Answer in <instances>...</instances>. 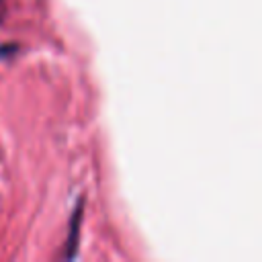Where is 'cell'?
Masks as SVG:
<instances>
[{
    "label": "cell",
    "mask_w": 262,
    "mask_h": 262,
    "mask_svg": "<svg viewBox=\"0 0 262 262\" xmlns=\"http://www.w3.org/2000/svg\"><path fill=\"white\" fill-rule=\"evenodd\" d=\"M18 49L20 47L16 43H0V59H4V61L12 59L18 53Z\"/></svg>",
    "instance_id": "2"
},
{
    "label": "cell",
    "mask_w": 262,
    "mask_h": 262,
    "mask_svg": "<svg viewBox=\"0 0 262 262\" xmlns=\"http://www.w3.org/2000/svg\"><path fill=\"white\" fill-rule=\"evenodd\" d=\"M84 205H86V199H84V194H80L78 201H76V207L70 215V221H68V237H66L63 254H61L63 260H74L78 256L80 231H82V219H84Z\"/></svg>",
    "instance_id": "1"
}]
</instances>
